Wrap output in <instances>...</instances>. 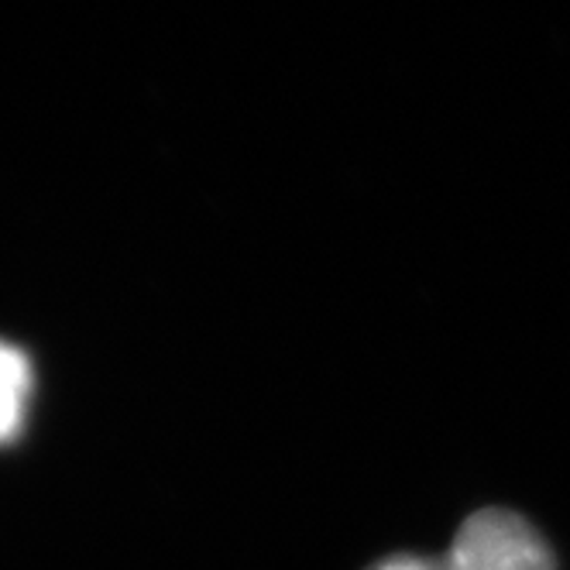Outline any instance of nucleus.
Masks as SVG:
<instances>
[{
    "label": "nucleus",
    "mask_w": 570,
    "mask_h": 570,
    "mask_svg": "<svg viewBox=\"0 0 570 570\" xmlns=\"http://www.w3.org/2000/svg\"><path fill=\"white\" fill-rule=\"evenodd\" d=\"M368 570H557L540 529L512 509H478L468 515L443 557L392 553Z\"/></svg>",
    "instance_id": "1"
},
{
    "label": "nucleus",
    "mask_w": 570,
    "mask_h": 570,
    "mask_svg": "<svg viewBox=\"0 0 570 570\" xmlns=\"http://www.w3.org/2000/svg\"><path fill=\"white\" fill-rule=\"evenodd\" d=\"M28 392H31V368L28 357L0 341V443L18 436L28 410Z\"/></svg>",
    "instance_id": "2"
}]
</instances>
